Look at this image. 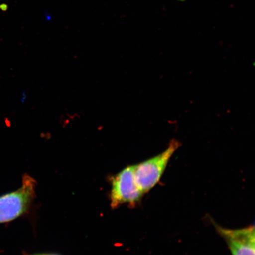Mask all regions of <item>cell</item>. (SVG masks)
I'll list each match as a JSON object with an SVG mask.
<instances>
[{"instance_id":"6da1fadb","label":"cell","mask_w":255,"mask_h":255,"mask_svg":"<svg viewBox=\"0 0 255 255\" xmlns=\"http://www.w3.org/2000/svg\"><path fill=\"white\" fill-rule=\"evenodd\" d=\"M36 184L33 178L25 174L20 188L0 196V223L14 221L28 211L36 197Z\"/></svg>"},{"instance_id":"7a4b0ae2","label":"cell","mask_w":255,"mask_h":255,"mask_svg":"<svg viewBox=\"0 0 255 255\" xmlns=\"http://www.w3.org/2000/svg\"><path fill=\"white\" fill-rule=\"evenodd\" d=\"M180 146L179 141L171 140L168 148L161 154L135 165V183L143 194L159 182L172 156Z\"/></svg>"},{"instance_id":"3957f363","label":"cell","mask_w":255,"mask_h":255,"mask_svg":"<svg viewBox=\"0 0 255 255\" xmlns=\"http://www.w3.org/2000/svg\"><path fill=\"white\" fill-rule=\"evenodd\" d=\"M135 165L124 168L111 179L110 194L112 208L116 209L124 204L135 205L143 195L135 183Z\"/></svg>"},{"instance_id":"277c9868","label":"cell","mask_w":255,"mask_h":255,"mask_svg":"<svg viewBox=\"0 0 255 255\" xmlns=\"http://www.w3.org/2000/svg\"><path fill=\"white\" fill-rule=\"evenodd\" d=\"M227 241L232 255H255V250L247 242L219 230Z\"/></svg>"},{"instance_id":"5b68a950","label":"cell","mask_w":255,"mask_h":255,"mask_svg":"<svg viewBox=\"0 0 255 255\" xmlns=\"http://www.w3.org/2000/svg\"><path fill=\"white\" fill-rule=\"evenodd\" d=\"M219 230L247 242L255 250V227L238 229V230L219 228Z\"/></svg>"},{"instance_id":"8992f818","label":"cell","mask_w":255,"mask_h":255,"mask_svg":"<svg viewBox=\"0 0 255 255\" xmlns=\"http://www.w3.org/2000/svg\"><path fill=\"white\" fill-rule=\"evenodd\" d=\"M58 255L56 254H37V255Z\"/></svg>"}]
</instances>
